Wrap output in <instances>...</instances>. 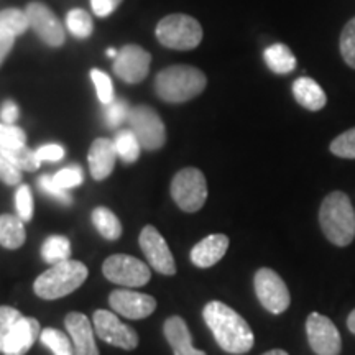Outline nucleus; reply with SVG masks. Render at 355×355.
Returning <instances> with one entry per match:
<instances>
[{"label": "nucleus", "instance_id": "f257e3e1", "mask_svg": "<svg viewBox=\"0 0 355 355\" xmlns=\"http://www.w3.org/2000/svg\"><path fill=\"white\" fill-rule=\"evenodd\" d=\"M202 316L216 343L227 354L242 355L250 352L254 347L255 336L248 322L222 301L207 303L204 306Z\"/></svg>", "mask_w": 355, "mask_h": 355}, {"label": "nucleus", "instance_id": "f03ea898", "mask_svg": "<svg viewBox=\"0 0 355 355\" xmlns=\"http://www.w3.org/2000/svg\"><path fill=\"white\" fill-rule=\"evenodd\" d=\"M319 225L324 237L337 247H347L355 237V212L350 198L343 191H332L319 209Z\"/></svg>", "mask_w": 355, "mask_h": 355}, {"label": "nucleus", "instance_id": "7ed1b4c3", "mask_svg": "<svg viewBox=\"0 0 355 355\" xmlns=\"http://www.w3.org/2000/svg\"><path fill=\"white\" fill-rule=\"evenodd\" d=\"M207 86V78L201 69L188 64H175L159 71L155 79L158 97L171 104L191 101L198 97Z\"/></svg>", "mask_w": 355, "mask_h": 355}, {"label": "nucleus", "instance_id": "20e7f679", "mask_svg": "<svg viewBox=\"0 0 355 355\" xmlns=\"http://www.w3.org/2000/svg\"><path fill=\"white\" fill-rule=\"evenodd\" d=\"M87 266L83 261L66 260L53 265L35 279V295L42 300H58L71 295L87 279Z\"/></svg>", "mask_w": 355, "mask_h": 355}, {"label": "nucleus", "instance_id": "39448f33", "mask_svg": "<svg viewBox=\"0 0 355 355\" xmlns=\"http://www.w3.org/2000/svg\"><path fill=\"white\" fill-rule=\"evenodd\" d=\"M158 42L170 50H194L202 42V26L196 19L184 13H171L158 21Z\"/></svg>", "mask_w": 355, "mask_h": 355}, {"label": "nucleus", "instance_id": "423d86ee", "mask_svg": "<svg viewBox=\"0 0 355 355\" xmlns=\"http://www.w3.org/2000/svg\"><path fill=\"white\" fill-rule=\"evenodd\" d=\"M171 198L184 212H198L206 204L207 183L198 168L178 171L171 181Z\"/></svg>", "mask_w": 355, "mask_h": 355}, {"label": "nucleus", "instance_id": "0eeeda50", "mask_svg": "<svg viewBox=\"0 0 355 355\" xmlns=\"http://www.w3.org/2000/svg\"><path fill=\"white\" fill-rule=\"evenodd\" d=\"M128 127L139 139L141 148L153 152L162 148L166 141V130L159 115L152 107L137 105L128 114Z\"/></svg>", "mask_w": 355, "mask_h": 355}, {"label": "nucleus", "instance_id": "6e6552de", "mask_svg": "<svg viewBox=\"0 0 355 355\" xmlns=\"http://www.w3.org/2000/svg\"><path fill=\"white\" fill-rule=\"evenodd\" d=\"M102 273L109 282L127 288L145 286L152 278L150 268L144 261L123 254L109 257L102 265Z\"/></svg>", "mask_w": 355, "mask_h": 355}, {"label": "nucleus", "instance_id": "1a4fd4ad", "mask_svg": "<svg viewBox=\"0 0 355 355\" xmlns=\"http://www.w3.org/2000/svg\"><path fill=\"white\" fill-rule=\"evenodd\" d=\"M254 286L261 306L272 314H282L290 308L291 296L286 283L272 268H260L255 273Z\"/></svg>", "mask_w": 355, "mask_h": 355}, {"label": "nucleus", "instance_id": "9d476101", "mask_svg": "<svg viewBox=\"0 0 355 355\" xmlns=\"http://www.w3.org/2000/svg\"><path fill=\"white\" fill-rule=\"evenodd\" d=\"M306 334L309 347L318 355H339L343 339L339 329L329 318L319 313H311L306 319Z\"/></svg>", "mask_w": 355, "mask_h": 355}, {"label": "nucleus", "instance_id": "9b49d317", "mask_svg": "<svg viewBox=\"0 0 355 355\" xmlns=\"http://www.w3.org/2000/svg\"><path fill=\"white\" fill-rule=\"evenodd\" d=\"M94 331L104 343L123 350H133L139 345V336L130 326L123 324L114 313L99 309L94 313Z\"/></svg>", "mask_w": 355, "mask_h": 355}, {"label": "nucleus", "instance_id": "f8f14e48", "mask_svg": "<svg viewBox=\"0 0 355 355\" xmlns=\"http://www.w3.org/2000/svg\"><path fill=\"white\" fill-rule=\"evenodd\" d=\"M152 56L139 44H125L114 60V73L128 84H139L148 76Z\"/></svg>", "mask_w": 355, "mask_h": 355}, {"label": "nucleus", "instance_id": "ddd939ff", "mask_svg": "<svg viewBox=\"0 0 355 355\" xmlns=\"http://www.w3.org/2000/svg\"><path fill=\"white\" fill-rule=\"evenodd\" d=\"M139 242L148 263L158 273L166 275V277H171V275L176 273L175 257H173L163 235L153 225H145L144 230L140 232Z\"/></svg>", "mask_w": 355, "mask_h": 355}, {"label": "nucleus", "instance_id": "4468645a", "mask_svg": "<svg viewBox=\"0 0 355 355\" xmlns=\"http://www.w3.org/2000/svg\"><path fill=\"white\" fill-rule=\"evenodd\" d=\"M26 15H28L30 26L37 32V35L42 38L43 43L48 46L58 48L66 42V33L63 25L51 8H48L44 3L32 2L25 8Z\"/></svg>", "mask_w": 355, "mask_h": 355}, {"label": "nucleus", "instance_id": "2eb2a0df", "mask_svg": "<svg viewBox=\"0 0 355 355\" xmlns=\"http://www.w3.org/2000/svg\"><path fill=\"white\" fill-rule=\"evenodd\" d=\"M109 304L114 313L127 319H145L157 309V300L153 296L130 290H115L110 293Z\"/></svg>", "mask_w": 355, "mask_h": 355}, {"label": "nucleus", "instance_id": "dca6fc26", "mask_svg": "<svg viewBox=\"0 0 355 355\" xmlns=\"http://www.w3.org/2000/svg\"><path fill=\"white\" fill-rule=\"evenodd\" d=\"M64 326L73 343L74 355H99L94 340V329L87 316H84L83 313H69L64 319Z\"/></svg>", "mask_w": 355, "mask_h": 355}, {"label": "nucleus", "instance_id": "f3484780", "mask_svg": "<svg viewBox=\"0 0 355 355\" xmlns=\"http://www.w3.org/2000/svg\"><path fill=\"white\" fill-rule=\"evenodd\" d=\"M115 159H117V152H115L114 140L97 139L92 141L87 155L91 176L96 181H102L109 178L115 168Z\"/></svg>", "mask_w": 355, "mask_h": 355}, {"label": "nucleus", "instance_id": "a211bd4d", "mask_svg": "<svg viewBox=\"0 0 355 355\" xmlns=\"http://www.w3.org/2000/svg\"><path fill=\"white\" fill-rule=\"evenodd\" d=\"M229 248V237L224 234H212L204 237L191 250V261L199 268H209L224 259Z\"/></svg>", "mask_w": 355, "mask_h": 355}, {"label": "nucleus", "instance_id": "6ab92c4d", "mask_svg": "<svg viewBox=\"0 0 355 355\" xmlns=\"http://www.w3.org/2000/svg\"><path fill=\"white\" fill-rule=\"evenodd\" d=\"M42 334L40 332V322L33 318L24 316L12 331L10 337L7 339L6 347H3V355H25L32 349V345L37 340V337Z\"/></svg>", "mask_w": 355, "mask_h": 355}, {"label": "nucleus", "instance_id": "aec40b11", "mask_svg": "<svg viewBox=\"0 0 355 355\" xmlns=\"http://www.w3.org/2000/svg\"><path fill=\"white\" fill-rule=\"evenodd\" d=\"M163 331H165V337L168 343H170V347L175 355H206V352L198 350L193 345L188 324L184 322L183 318H168Z\"/></svg>", "mask_w": 355, "mask_h": 355}, {"label": "nucleus", "instance_id": "412c9836", "mask_svg": "<svg viewBox=\"0 0 355 355\" xmlns=\"http://www.w3.org/2000/svg\"><path fill=\"white\" fill-rule=\"evenodd\" d=\"M293 96L301 107L308 109L311 112H318L327 104L326 92L322 91V87L314 79L306 76L298 78L293 83Z\"/></svg>", "mask_w": 355, "mask_h": 355}, {"label": "nucleus", "instance_id": "4be33fe9", "mask_svg": "<svg viewBox=\"0 0 355 355\" xmlns=\"http://www.w3.org/2000/svg\"><path fill=\"white\" fill-rule=\"evenodd\" d=\"M26 241L24 220L19 216H0V245L8 250H17Z\"/></svg>", "mask_w": 355, "mask_h": 355}, {"label": "nucleus", "instance_id": "5701e85b", "mask_svg": "<svg viewBox=\"0 0 355 355\" xmlns=\"http://www.w3.org/2000/svg\"><path fill=\"white\" fill-rule=\"evenodd\" d=\"M263 60L268 69L279 76L290 74L296 69V58L290 48L283 43H275L266 48L263 51Z\"/></svg>", "mask_w": 355, "mask_h": 355}, {"label": "nucleus", "instance_id": "b1692460", "mask_svg": "<svg viewBox=\"0 0 355 355\" xmlns=\"http://www.w3.org/2000/svg\"><path fill=\"white\" fill-rule=\"evenodd\" d=\"M92 224L97 229L102 237H105L107 241H117L122 235V224L119 220V217L114 214L112 211L107 207H96L92 211Z\"/></svg>", "mask_w": 355, "mask_h": 355}, {"label": "nucleus", "instance_id": "393cba45", "mask_svg": "<svg viewBox=\"0 0 355 355\" xmlns=\"http://www.w3.org/2000/svg\"><path fill=\"white\" fill-rule=\"evenodd\" d=\"M42 257L44 261H48L51 265L69 260L71 242L66 237H63V235H51L43 243Z\"/></svg>", "mask_w": 355, "mask_h": 355}, {"label": "nucleus", "instance_id": "a878e982", "mask_svg": "<svg viewBox=\"0 0 355 355\" xmlns=\"http://www.w3.org/2000/svg\"><path fill=\"white\" fill-rule=\"evenodd\" d=\"M114 146L115 152H117V157L122 158L125 163H135L140 157L141 145L130 128L128 130L117 132V135L114 139Z\"/></svg>", "mask_w": 355, "mask_h": 355}, {"label": "nucleus", "instance_id": "bb28decb", "mask_svg": "<svg viewBox=\"0 0 355 355\" xmlns=\"http://www.w3.org/2000/svg\"><path fill=\"white\" fill-rule=\"evenodd\" d=\"M30 28V20L25 10L19 8H6L0 12V32L10 33L13 37L25 33Z\"/></svg>", "mask_w": 355, "mask_h": 355}, {"label": "nucleus", "instance_id": "cd10ccee", "mask_svg": "<svg viewBox=\"0 0 355 355\" xmlns=\"http://www.w3.org/2000/svg\"><path fill=\"white\" fill-rule=\"evenodd\" d=\"M40 340H42L44 347L50 349L55 355H74L73 343H71V339L64 332L48 327V329L42 331Z\"/></svg>", "mask_w": 355, "mask_h": 355}, {"label": "nucleus", "instance_id": "c85d7f7f", "mask_svg": "<svg viewBox=\"0 0 355 355\" xmlns=\"http://www.w3.org/2000/svg\"><path fill=\"white\" fill-rule=\"evenodd\" d=\"M0 153H2L7 159H10L17 168H20V170H25V171L38 170L40 163H42L38 159L37 153L32 152L26 145L17 146V148H2L0 150Z\"/></svg>", "mask_w": 355, "mask_h": 355}, {"label": "nucleus", "instance_id": "c756f323", "mask_svg": "<svg viewBox=\"0 0 355 355\" xmlns=\"http://www.w3.org/2000/svg\"><path fill=\"white\" fill-rule=\"evenodd\" d=\"M66 26L74 37L78 38H89L94 30V24H92V17L89 15L83 8H73L66 15Z\"/></svg>", "mask_w": 355, "mask_h": 355}, {"label": "nucleus", "instance_id": "7c9ffc66", "mask_svg": "<svg viewBox=\"0 0 355 355\" xmlns=\"http://www.w3.org/2000/svg\"><path fill=\"white\" fill-rule=\"evenodd\" d=\"M24 314L10 306H0V352H3L7 339L10 337L12 331L19 324Z\"/></svg>", "mask_w": 355, "mask_h": 355}, {"label": "nucleus", "instance_id": "2f4dec72", "mask_svg": "<svg viewBox=\"0 0 355 355\" xmlns=\"http://www.w3.org/2000/svg\"><path fill=\"white\" fill-rule=\"evenodd\" d=\"M339 50L345 64L355 69V17L345 24L339 38Z\"/></svg>", "mask_w": 355, "mask_h": 355}, {"label": "nucleus", "instance_id": "473e14b6", "mask_svg": "<svg viewBox=\"0 0 355 355\" xmlns=\"http://www.w3.org/2000/svg\"><path fill=\"white\" fill-rule=\"evenodd\" d=\"M329 150L332 155L345 159H355V127L349 128L331 141Z\"/></svg>", "mask_w": 355, "mask_h": 355}, {"label": "nucleus", "instance_id": "72a5a7b5", "mask_svg": "<svg viewBox=\"0 0 355 355\" xmlns=\"http://www.w3.org/2000/svg\"><path fill=\"white\" fill-rule=\"evenodd\" d=\"M26 144V135L20 127L13 123L0 122V150L2 148H17Z\"/></svg>", "mask_w": 355, "mask_h": 355}, {"label": "nucleus", "instance_id": "f704fd0d", "mask_svg": "<svg viewBox=\"0 0 355 355\" xmlns=\"http://www.w3.org/2000/svg\"><path fill=\"white\" fill-rule=\"evenodd\" d=\"M91 79H92V83H94L97 97H99L101 104H104V105L110 104V102L115 99L114 84H112V81H110V78L104 73V71L92 69Z\"/></svg>", "mask_w": 355, "mask_h": 355}, {"label": "nucleus", "instance_id": "c9c22d12", "mask_svg": "<svg viewBox=\"0 0 355 355\" xmlns=\"http://www.w3.org/2000/svg\"><path fill=\"white\" fill-rule=\"evenodd\" d=\"M130 109L123 99H114L110 104L104 105V121L107 127H119L123 121H127Z\"/></svg>", "mask_w": 355, "mask_h": 355}, {"label": "nucleus", "instance_id": "e433bc0d", "mask_svg": "<svg viewBox=\"0 0 355 355\" xmlns=\"http://www.w3.org/2000/svg\"><path fill=\"white\" fill-rule=\"evenodd\" d=\"M15 207H17V214L24 222L32 220L33 217V198H32V191L26 184H20L19 189H17L15 194Z\"/></svg>", "mask_w": 355, "mask_h": 355}, {"label": "nucleus", "instance_id": "4c0bfd02", "mask_svg": "<svg viewBox=\"0 0 355 355\" xmlns=\"http://www.w3.org/2000/svg\"><path fill=\"white\" fill-rule=\"evenodd\" d=\"M84 175L83 170L79 166H66L63 170H60L56 175H53V181L63 189H71L78 188V186L83 184Z\"/></svg>", "mask_w": 355, "mask_h": 355}, {"label": "nucleus", "instance_id": "58836bf2", "mask_svg": "<svg viewBox=\"0 0 355 355\" xmlns=\"http://www.w3.org/2000/svg\"><path fill=\"white\" fill-rule=\"evenodd\" d=\"M38 184H40V188H42L43 193H46L48 196L56 199V201H60L61 204H66V206H69V204L73 202V199H71L68 191L60 188V186H58L55 181H53V176H48V175L40 176Z\"/></svg>", "mask_w": 355, "mask_h": 355}, {"label": "nucleus", "instance_id": "ea45409f", "mask_svg": "<svg viewBox=\"0 0 355 355\" xmlns=\"http://www.w3.org/2000/svg\"><path fill=\"white\" fill-rule=\"evenodd\" d=\"M0 181L7 186H15L21 183V170L17 168L10 159L0 153Z\"/></svg>", "mask_w": 355, "mask_h": 355}, {"label": "nucleus", "instance_id": "a19ab883", "mask_svg": "<svg viewBox=\"0 0 355 355\" xmlns=\"http://www.w3.org/2000/svg\"><path fill=\"white\" fill-rule=\"evenodd\" d=\"M37 157L40 162H60V159L64 158V148L58 144H48L40 146L37 150Z\"/></svg>", "mask_w": 355, "mask_h": 355}, {"label": "nucleus", "instance_id": "79ce46f5", "mask_svg": "<svg viewBox=\"0 0 355 355\" xmlns=\"http://www.w3.org/2000/svg\"><path fill=\"white\" fill-rule=\"evenodd\" d=\"M121 2L122 0H91V7L97 17H109Z\"/></svg>", "mask_w": 355, "mask_h": 355}, {"label": "nucleus", "instance_id": "37998d69", "mask_svg": "<svg viewBox=\"0 0 355 355\" xmlns=\"http://www.w3.org/2000/svg\"><path fill=\"white\" fill-rule=\"evenodd\" d=\"M20 115V110L17 107L15 102L12 101H7L6 104L2 105V109H0V119H2L3 123H15L17 119H19Z\"/></svg>", "mask_w": 355, "mask_h": 355}, {"label": "nucleus", "instance_id": "c03bdc74", "mask_svg": "<svg viewBox=\"0 0 355 355\" xmlns=\"http://www.w3.org/2000/svg\"><path fill=\"white\" fill-rule=\"evenodd\" d=\"M13 43H15V37H13V35L0 32V64L3 63V60L8 56V53L12 51Z\"/></svg>", "mask_w": 355, "mask_h": 355}, {"label": "nucleus", "instance_id": "a18cd8bd", "mask_svg": "<svg viewBox=\"0 0 355 355\" xmlns=\"http://www.w3.org/2000/svg\"><path fill=\"white\" fill-rule=\"evenodd\" d=\"M347 327H349V331L352 332V334H355V309L352 311V313L349 314V318H347Z\"/></svg>", "mask_w": 355, "mask_h": 355}, {"label": "nucleus", "instance_id": "49530a36", "mask_svg": "<svg viewBox=\"0 0 355 355\" xmlns=\"http://www.w3.org/2000/svg\"><path fill=\"white\" fill-rule=\"evenodd\" d=\"M263 355H290V354L285 352V350H282V349H273V350H268V352H265Z\"/></svg>", "mask_w": 355, "mask_h": 355}, {"label": "nucleus", "instance_id": "de8ad7c7", "mask_svg": "<svg viewBox=\"0 0 355 355\" xmlns=\"http://www.w3.org/2000/svg\"><path fill=\"white\" fill-rule=\"evenodd\" d=\"M117 55H119V51L115 50V48H109V50H107V56L109 58H114V60H115V56H117Z\"/></svg>", "mask_w": 355, "mask_h": 355}]
</instances>
